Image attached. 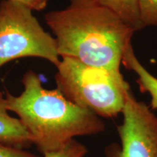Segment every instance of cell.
<instances>
[{
    "label": "cell",
    "instance_id": "13",
    "mask_svg": "<svg viewBox=\"0 0 157 157\" xmlns=\"http://www.w3.org/2000/svg\"><path fill=\"white\" fill-rule=\"evenodd\" d=\"M71 2V3L76 2H81V1H87V0H68Z\"/></svg>",
    "mask_w": 157,
    "mask_h": 157
},
{
    "label": "cell",
    "instance_id": "2",
    "mask_svg": "<svg viewBox=\"0 0 157 157\" xmlns=\"http://www.w3.org/2000/svg\"><path fill=\"white\" fill-rule=\"evenodd\" d=\"M21 82L19 95L6 92L7 110L17 116L43 155L59 150L76 137L105 130L101 117L71 103L57 88L45 89L34 71H27Z\"/></svg>",
    "mask_w": 157,
    "mask_h": 157
},
{
    "label": "cell",
    "instance_id": "5",
    "mask_svg": "<svg viewBox=\"0 0 157 157\" xmlns=\"http://www.w3.org/2000/svg\"><path fill=\"white\" fill-rule=\"evenodd\" d=\"M123 122L118 127L120 144L105 148L106 157H157V117L127 91Z\"/></svg>",
    "mask_w": 157,
    "mask_h": 157
},
{
    "label": "cell",
    "instance_id": "9",
    "mask_svg": "<svg viewBox=\"0 0 157 157\" xmlns=\"http://www.w3.org/2000/svg\"><path fill=\"white\" fill-rule=\"evenodd\" d=\"M137 5L143 26H157V0H137Z\"/></svg>",
    "mask_w": 157,
    "mask_h": 157
},
{
    "label": "cell",
    "instance_id": "10",
    "mask_svg": "<svg viewBox=\"0 0 157 157\" xmlns=\"http://www.w3.org/2000/svg\"><path fill=\"white\" fill-rule=\"evenodd\" d=\"M87 153V149L85 146L73 139L59 150L46 153L43 156L44 157H84Z\"/></svg>",
    "mask_w": 157,
    "mask_h": 157
},
{
    "label": "cell",
    "instance_id": "4",
    "mask_svg": "<svg viewBox=\"0 0 157 157\" xmlns=\"http://www.w3.org/2000/svg\"><path fill=\"white\" fill-rule=\"evenodd\" d=\"M23 58H38L56 67L60 63L57 43L33 11L10 0L0 2V68Z\"/></svg>",
    "mask_w": 157,
    "mask_h": 157
},
{
    "label": "cell",
    "instance_id": "1",
    "mask_svg": "<svg viewBox=\"0 0 157 157\" xmlns=\"http://www.w3.org/2000/svg\"><path fill=\"white\" fill-rule=\"evenodd\" d=\"M44 21L60 58H71L94 67L119 71L135 31L117 13L96 0L71 3L50 11Z\"/></svg>",
    "mask_w": 157,
    "mask_h": 157
},
{
    "label": "cell",
    "instance_id": "12",
    "mask_svg": "<svg viewBox=\"0 0 157 157\" xmlns=\"http://www.w3.org/2000/svg\"><path fill=\"white\" fill-rule=\"evenodd\" d=\"M21 4L32 11H42L46 8L50 0H10Z\"/></svg>",
    "mask_w": 157,
    "mask_h": 157
},
{
    "label": "cell",
    "instance_id": "6",
    "mask_svg": "<svg viewBox=\"0 0 157 157\" xmlns=\"http://www.w3.org/2000/svg\"><path fill=\"white\" fill-rule=\"evenodd\" d=\"M0 143L15 148L30 147L32 138L17 118L9 114L5 95L0 90Z\"/></svg>",
    "mask_w": 157,
    "mask_h": 157
},
{
    "label": "cell",
    "instance_id": "11",
    "mask_svg": "<svg viewBox=\"0 0 157 157\" xmlns=\"http://www.w3.org/2000/svg\"><path fill=\"white\" fill-rule=\"evenodd\" d=\"M0 157H39L24 149L15 148L0 143Z\"/></svg>",
    "mask_w": 157,
    "mask_h": 157
},
{
    "label": "cell",
    "instance_id": "3",
    "mask_svg": "<svg viewBox=\"0 0 157 157\" xmlns=\"http://www.w3.org/2000/svg\"><path fill=\"white\" fill-rule=\"evenodd\" d=\"M55 76L57 89L68 101L100 117H115L122 112L129 84L120 71L84 64L61 58Z\"/></svg>",
    "mask_w": 157,
    "mask_h": 157
},
{
    "label": "cell",
    "instance_id": "7",
    "mask_svg": "<svg viewBox=\"0 0 157 157\" xmlns=\"http://www.w3.org/2000/svg\"><path fill=\"white\" fill-rule=\"evenodd\" d=\"M122 63L129 69L132 70L137 76V82L143 91L151 96V107L157 109V78L149 73L139 62L134 53L132 45L127 48L124 55Z\"/></svg>",
    "mask_w": 157,
    "mask_h": 157
},
{
    "label": "cell",
    "instance_id": "8",
    "mask_svg": "<svg viewBox=\"0 0 157 157\" xmlns=\"http://www.w3.org/2000/svg\"><path fill=\"white\" fill-rule=\"evenodd\" d=\"M96 2L117 13L135 31L144 27L139 15L137 0H96Z\"/></svg>",
    "mask_w": 157,
    "mask_h": 157
}]
</instances>
